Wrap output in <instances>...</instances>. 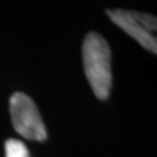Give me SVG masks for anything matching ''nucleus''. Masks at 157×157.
<instances>
[{
    "instance_id": "f257e3e1",
    "label": "nucleus",
    "mask_w": 157,
    "mask_h": 157,
    "mask_svg": "<svg viewBox=\"0 0 157 157\" xmlns=\"http://www.w3.org/2000/svg\"><path fill=\"white\" fill-rule=\"evenodd\" d=\"M84 71L97 98L106 100L111 89V50L98 33L86 34L82 42Z\"/></svg>"
},
{
    "instance_id": "f03ea898",
    "label": "nucleus",
    "mask_w": 157,
    "mask_h": 157,
    "mask_svg": "<svg viewBox=\"0 0 157 157\" xmlns=\"http://www.w3.org/2000/svg\"><path fill=\"white\" fill-rule=\"evenodd\" d=\"M9 110L13 128L21 136L37 141H43L47 137L41 114L34 101L25 93H14L9 100Z\"/></svg>"
},
{
    "instance_id": "7ed1b4c3",
    "label": "nucleus",
    "mask_w": 157,
    "mask_h": 157,
    "mask_svg": "<svg viewBox=\"0 0 157 157\" xmlns=\"http://www.w3.org/2000/svg\"><path fill=\"white\" fill-rule=\"evenodd\" d=\"M106 13L113 22L123 29L143 47L153 54L157 52V21L155 16L124 9H109Z\"/></svg>"
},
{
    "instance_id": "20e7f679",
    "label": "nucleus",
    "mask_w": 157,
    "mask_h": 157,
    "mask_svg": "<svg viewBox=\"0 0 157 157\" xmlns=\"http://www.w3.org/2000/svg\"><path fill=\"white\" fill-rule=\"evenodd\" d=\"M6 157H29V151L22 141L8 139L6 141Z\"/></svg>"
}]
</instances>
